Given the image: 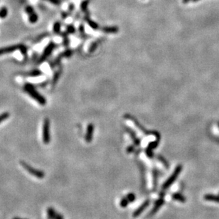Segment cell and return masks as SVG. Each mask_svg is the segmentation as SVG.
Masks as SVG:
<instances>
[{"instance_id": "6da1fadb", "label": "cell", "mask_w": 219, "mask_h": 219, "mask_svg": "<svg viewBox=\"0 0 219 219\" xmlns=\"http://www.w3.org/2000/svg\"><path fill=\"white\" fill-rule=\"evenodd\" d=\"M23 90L28 94L33 99L36 100L41 105H45L46 104V100L43 95L37 92L34 86L31 83H26L23 85Z\"/></svg>"}, {"instance_id": "7a4b0ae2", "label": "cell", "mask_w": 219, "mask_h": 219, "mask_svg": "<svg viewBox=\"0 0 219 219\" xmlns=\"http://www.w3.org/2000/svg\"><path fill=\"white\" fill-rule=\"evenodd\" d=\"M20 164H21V166L24 168L28 173H31V175L34 176L35 177L38 178H43L45 176V173L43 171L41 170L35 169V168L32 167L31 166H30L29 164H28L27 163H26L25 161H20Z\"/></svg>"}, {"instance_id": "3957f363", "label": "cell", "mask_w": 219, "mask_h": 219, "mask_svg": "<svg viewBox=\"0 0 219 219\" xmlns=\"http://www.w3.org/2000/svg\"><path fill=\"white\" fill-rule=\"evenodd\" d=\"M181 170H182V166H181V165H178V166L175 168L172 174H171V176H169V178L164 183V184H163L162 186L163 189H167L171 184H173V182H174V181H176V178H177L178 175L181 173Z\"/></svg>"}, {"instance_id": "277c9868", "label": "cell", "mask_w": 219, "mask_h": 219, "mask_svg": "<svg viewBox=\"0 0 219 219\" xmlns=\"http://www.w3.org/2000/svg\"><path fill=\"white\" fill-rule=\"evenodd\" d=\"M50 140V121L48 118H46L43 121V141L44 144H48Z\"/></svg>"}, {"instance_id": "5b68a950", "label": "cell", "mask_w": 219, "mask_h": 219, "mask_svg": "<svg viewBox=\"0 0 219 219\" xmlns=\"http://www.w3.org/2000/svg\"><path fill=\"white\" fill-rule=\"evenodd\" d=\"M55 44L54 43H53V42H50V43H49L48 45H47V46H46V48H45L44 50H43V53H42L41 56L40 57L39 63H41V62L44 61V60H46L48 56H49V55H50V53H51L52 51H53V50L55 48Z\"/></svg>"}, {"instance_id": "8992f818", "label": "cell", "mask_w": 219, "mask_h": 219, "mask_svg": "<svg viewBox=\"0 0 219 219\" xmlns=\"http://www.w3.org/2000/svg\"><path fill=\"white\" fill-rule=\"evenodd\" d=\"M46 213L48 219H64L63 215L58 213L54 208L51 207L47 208Z\"/></svg>"}, {"instance_id": "52a82bcc", "label": "cell", "mask_w": 219, "mask_h": 219, "mask_svg": "<svg viewBox=\"0 0 219 219\" xmlns=\"http://www.w3.org/2000/svg\"><path fill=\"white\" fill-rule=\"evenodd\" d=\"M21 45H14V46H10L7 47H4V48H0V55L6 54V53H12L16 50H19L20 47Z\"/></svg>"}, {"instance_id": "ba28073f", "label": "cell", "mask_w": 219, "mask_h": 219, "mask_svg": "<svg viewBox=\"0 0 219 219\" xmlns=\"http://www.w3.org/2000/svg\"><path fill=\"white\" fill-rule=\"evenodd\" d=\"M164 200L163 197L159 198V199L156 201L155 204H154V207H153V208L151 209L150 213L148 214V216H151V215L155 214L156 212H157V210H159L161 206H162V205L164 204Z\"/></svg>"}, {"instance_id": "9c48e42d", "label": "cell", "mask_w": 219, "mask_h": 219, "mask_svg": "<svg viewBox=\"0 0 219 219\" xmlns=\"http://www.w3.org/2000/svg\"><path fill=\"white\" fill-rule=\"evenodd\" d=\"M149 205V200H147V201H144V203H143L142 204H141L140 205V206H139V208H138L134 212V213H133V215H132L133 217L136 218V217L139 216V215H140L141 213H142V212L144 211V210H145L146 208H147L148 205Z\"/></svg>"}, {"instance_id": "30bf717a", "label": "cell", "mask_w": 219, "mask_h": 219, "mask_svg": "<svg viewBox=\"0 0 219 219\" xmlns=\"http://www.w3.org/2000/svg\"><path fill=\"white\" fill-rule=\"evenodd\" d=\"M203 198H204L205 201H213L215 202V203H219V196H217V195L208 193V194H205V196H203Z\"/></svg>"}, {"instance_id": "8fae6325", "label": "cell", "mask_w": 219, "mask_h": 219, "mask_svg": "<svg viewBox=\"0 0 219 219\" xmlns=\"http://www.w3.org/2000/svg\"><path fill=\"white\" fill-rule=\"evenodd\" d=\"M92 133H93V126H92V124H90V125L87 127V134L86 136H85V140H86L87 142H90V141L92 140Z\"/></svg>"}, {"instance_id": "7c38bea8", "label": "cell", "mask_w": 219, "mask_h": 219, "mask_svg": "<svg viewBox=\"0 0 219 219\" xmlns=\"http://www.w3.org/2000/svg\"><path fill=\"white\" fill-rule=\"evenodd\" d=\"M172 198L175 201L181 202V203H184L186 201V197L183 196L181 193H174L173 194H172Z\"/></svg>"}, {"instance_id": "4fadbf2b", "label": "cell", "mask_w": 219, "mask_h": 219, "mask_svg": "<svg viewBox=\"0 0 219 219\" xmlns=\"http://www.w3.org/2000/svg\"><path fill=\"white\" fill-rule=\"evenodd\" d=\"M38 19V14H36L35 12L31 13V14H28V21H29L30 23H34L37 22Z\"/></svg>"}, {"instance_id": "5bb4252c", "label": "cell", "mask_w": 219, "mask_h": 219, "mask_svg": "<svg viewBox=\"0 0 219 219\" xmlns=\"http://www.w3.org/2000/svg\"><path fill=\"white\" fill-rule=\"evenodd\" d=\"M42 74H43V73H42L41 70H38V69H35V70L30 71L27 75L29 77H38L41 76Z\"/></svg>"}, {"instance_id": "9a60e30c", "label": "cell", "mask_w": 219, "mask_h": 219, "mask_svg": "<svg viewBox=\"0 0 219 219\" xmlns=\"http://www.w3.org/2000/svg\"><path fill=\"white\" fill-rule=\"evenodd\" d=\"M8 14V9L7 8L3 6L0 9V18H4L6 17Z\"/></svg>"}, {"instance_id": "2e32d148", "label": "cell", "mask_w": 219, "mask_h": 219, "mask_svg": "<svg viewBox=\"0 0 219 219\" xmlns=\"http://www.w3.org/2000/svg\"><path fill=\"white\" fill-rule=\"evenodd\" d=\"M60 73H61V70H58V71L55 72L54 75H53V80H52V85H54L57 82H58V79L60 78Z\"/></svg>"}, {"instance_id": "e0dca14e", "label": "cell", "mask_w": 219, "mask_h": 219, "mask_svg": "<svg viewBox=\"0 0 219 219\" xmlns=\"http://www.w3.org/2000/svg\"><path fill=\"white\" fill-rule=\"evenodd\" d=\"M53 31L55 33H59L60 31V23L57 21L53 24Z\"/></svg>"}, {"instance_id": "ac0fdd59", "label": "cell", "mask_w": 219, "mask_h": 219, "mask_svg": "<svg viewBox=\"0 0 219 219\" xmlns=\"http://www.w3.org/2000/svg\"><path fill=\"white\" fill-rule=\"evenodd\" d=\"M129 200L127 199V197H124V198H123L122 200H121L120 203H119V204H120V206L122 207V208H125V207H127V205L129 204Z\"/></svg>"}, {"instance_id": "d6986e66", "label": "cell", "mask_w": 219, "mask_h": 219, "mask_svg": "<svg viewBox=\"0 0 219 219\" xmlns=\"http://www.w3.org/2000/svg\"><path fill=\"white\" fill-rule=\"evenodd\" d=\"M9 115H10L9 113L7 112H3V113H1V114H0V123L2 122L3 121H4L5 119L9 118Z\"/></svg>"}, {"instance_id": "ffe728a7", "label": "cell", "mask_w": 219, "mask_h": 219, "mask_svg": "<svg viewBox=\"0 0 219 219\" xmlns=\"http://www.w3.org/2000/svg\"><path fill=\"white\" fill-rule=\"evenodd\" d=\"M88 3H89V0H85V1H83L81 3L80 6H81V9L82 10V11H86Z\"/></svg>"}, {"instance_id": "44dd1931", "label": "cell", "mask_w": 219, "mask_h": 219, "mask_svg": "<svg viewBox=\"0 0 219 219\" xmlns=\"http://www.w3.org/2000/svg\"><path fill=\"white\" fill-rule=\"evenodd\" d=\"M104 31L107 32V33H113V32L117 31V28L116 27H107L104 28Z\"/></svg>"}, {"instance_id": "7402d4cb", "label": "cell", "mask_w": 219, "mask_h": 219, "mask_svg": "<svg viewBox=\"0 0 219 219\" xmlns=\"http://www.w3.org/2000/svg\"><path fill=\"white\" fill-rule=\"evenodd\" d=\"M25 11H26V14L28 15L31 14V13L34 12V9H33V8L31 6H27L25 7Z\"/></svg>"}, {"instance_id": "603a6c76", "label": "cell", "mask_w": 219, "mask_h": 219, "mask_svg": "<svg viewBox=\"0 0 219 219\" xmlns=\"http://www.w3.org/2000/svg\"><path fill=\"white\" fill-rule=\"evenodd\" d=\"M126 197H127L129 202H132L135 200V195L132 193H129V194H127V196Z\"/></svg>"}, {"instance_id": "cb8c5ba5", "label": "cell", "mask_w": 219, "mask_h": 219, "mask_svg": "<svg viewBox=\"0 0 219 219\" xmlns=\"http://www.w3.org/2000/svg\"><path fill=\"white\" fill-rule=\"evenodd\" d=\"M20 51H21V53H22V54L24 55H26V53H27V48H26V47L25 46H23V45H21V47H20L19 48Z\"/></svg>"}, {"instance_id": "d4e9b609", "label": "cell", "mask_w": 219, "mask_h": 219, "mask_svg": "<svg viewBox=\"0 0 219 219\" xmlns=\"http://www.w3.org/2000/svg\"><path fill=\"white\" fill-rule=\"evenodd\" d=\"M67 31L70 33H73V32L75 31V28H74V26H72V25H70V26H68V27H67Z\"/></svg>"}, {"instance_id": "484cf974", "label": "cell", "mask_w": 219, "mask_h": 219, "mask_svg": "<svg viewBox=\"0 0 219 219\" xmlns=\"http://www.w3.org/2000/svg\"><path fill=\"white\" fill-rule=\"evenodd\" d=\"M87 22H88L89 25H90L92 28H97V25L96 24L95 22H93L92 21H90V20H87Z\"/></svg>"}, {"instance_id": "4316f807", "label": "cell", "mask_w": 219, "mask_h": 219, "mask_svg": "<svg viewBox=\"0 0 219 219\" xmlns=\"http://www.w3.org/2000/svg\"><path fill=\"white\" fill-rule=\"evenodd\" d=\"M71 54H72V50H65V52H64L63 55L65 57H69V56H70V55H71Z\"/></svg>"}, {"instance_id": "83f0119b", "label": "cell", "mask_w": 219, "mask_h": 219, "mask_svg": "<svg viewBox=\"0 0 219 219\" xmlns=\"http://www.w3.org/2000/svg\"><path fill=\"white\" fill-rule=\"evenodd\" d=\"M46 1H49L50 3H51V4H55V5H58V4H60V0H46Z\"/></svg>"}, {"instance_id": "f1b7e54d", "label": "cell", "mask_w": 219, "mask_h": 219, "mask_svg": "<svg viewBox=\"0 0 219 219\" xmlns=\"http://www.w3.org/2000/svg\"><path fill=\"white\" fill-rule=\"evenodd\" d=\"M159 159H160V161H162V163H163V164H164V166H166V168H168V167H169V164H168L167 161H165V159H163V158H162V157H161V156H159Z\"/></svg>"}, {"instance_id": "f546056e", "label": "cell", "mask_w": 219, "mask_h": 219, "mask_svg": "<svg viewBox=\"0 0 219 219\" xmlns=\"http://www.w3.org/2000/svg\"><path fill=\"white\" fill-rule=\"evenodd\" d=\"M133 150H134V147H133V146H129V149H127L128 152H131V151H132Z\"/></svg>"}, {"instance_id": "4dcf8cb0", "label": "cell", "mask_w": 219, "mask_h": 219, "mask_svg": "<svg viewBox=\"0 0 219 219\" xmlns=\"http://www.w3.org/2000/svg\"><path fill=\"white\" fill-rule=\"evenodd\" d=\"M80 32H83V31H84V30H83V26H80Z\"/></svg>"}, {"instance_id": "1f68e13d", "label": "cell", "mask_w": 219, "mask_h": 219, "mask_svg": "<svg viewBox=\"0 0 219 219\" xmlns=\"http://www.w3.org/2000/svg\"><path fill=\"white\" fill-rule=\"evenodd\" d=\"M189 1L190 0H183V2L185 3V4H186V3H188Z\"/></svg>"}, {"instance_id": "d6a6232c", "label": "cell", "mask_w": 219, "mask_h": 219, "mask_svg": "<svg viewBox=\"0 0 219 219\" xmlns=\"http://www.w3.org/2000/svg\"><path fill=\"white\" fill-rule=\"evenodd\" d=\"M12 219H26V218H18V217H15V218H12Z\"/></svg>"}, {"instance_id": "836d02e7", "label": "cell", "mask_w": 219, "mask_h": 219, "mask_svg": "<svg viewBox=\"0 0 219 219\" xmlns=\"http://www.w3.org/2000/svg\"><path fill=\"white\" fill-rule=\"evenodd\" d=\"M192 1H193V2H196V1H198L199 0H192Z\"/></svg>"}, {"instance_id": "e575fe53", "label": "cell", "mask_w": 219, "mask_h": 219, "mask_svg": "<svg viewBox=\"0 0 219 219\" xmlns=\"http://www.w3.org/2000/svg\"><path fill=\"white\" fill-rule=\"evenodd\" d=\"M218 127H219V123H218Z\"/></svg>"}, {"instance_id": "d590c367", "label": "cell", "mask_w": 219, "mask_h": 219, "mask_svg": "<svg viewBox=\"0 0 219 219\" xmlns=\"http://www.w3.org/2000/svg\"><path fill=\"white\" fill-rule=\"evenodd\" d=\"M218 141H219V139H218Z\"/></svg>"}]
</instances>
